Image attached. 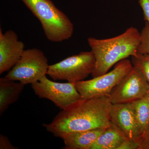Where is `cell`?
<instances>
[{
  "mask_svg": "<svg viewBox=\"0 0 149 149\" xmlns=\"http://www.w3.org/2000/svg\"><path fill=\"white\" fill-rule=\"evenodd\" d=\"M112 105L109 95L82 99L61 110L52 122L43 126L54 136L61 139L72 132L106 128L111 123Z\"/></svg>",
  "mask_w": 149,
  "mask_h": 149,
  "instance_id": "obj_1",
  "label": "cell"
},
{
  "mask_svg": "<svg viewBox=\"0 0 149 149\" xmlns=\"http://www.w3.org/2000/svg\"><path fill=\"white\" fill-rule=\"evenodd\" d=\"M141 39V32L133 27L112 38L98 39L90 37L88 45L95 58L93 77L105 74L118 62L136 56Z\"/></svg>",
  "mask_w": 149,
  "mask_h": 149,
  "instance_id": "obj_2",
  "label": "cell"
},
{
  "mask_svg": "<svg viewBox=\"0 0 149 149\" xmlns=\"http://www.w3.org/2000/svg\"><path fill=\"white\" fill-rule=\"evenodd\" d=\"M41 23L49 41L61 42L69 40L74 32L73 23L51 0H21Z\"/></svg>",
  "mask_w": 149,
  "mask_h": 149,
  "instance_id": "obj_3",
  "label": "cell"
},
{
  "mask_svg": "<svg viewBox=\"0 0 149 149\" xmlns=\"http://www.w3.org/2000/svg\"><path fill=\"white\" fill-rule=\"evenodd\" d=\"M133 67L131 61L125 59L115 65L111 71L91 80L76 82L74 85L82 99L109 95Z\"/></svg>",
  "mask_w": 149,
  "mask_h": 149,
  "instance_id": "obj_4",
  "label": "cell"
},
{
  "mask_svg": "<svg viewBox=\"0 0 149 149\" xmlns=\"http://www.w3.org/2000/svg\"><path fill=\"white\" fill-rule=\"evenodd\" d=\"M95 58L92 51L82 52L49 65L47 74L54 80H66L75 83L92 74Z\"/></svg>",
  "mask_w": 149,
  "mask_h": 149,
  "instance_id": "obj_5",
  "label": "cell"
},
{
  "mask_svg": "<svg viewBox=\"0 0 149 149\" xmlns=\"http://www.w3.org/2000/svg\"><path fill=\"white\" fill-rule=\"evenodd\" d=\"M49 65L48 59L41 50L27 49L5 77L24 85H32L47 75Z\"/></svg>",
  "mask_w": 149,
  "mask_h": 149,
  "instance_id": "obj_6",
  "label": "cell"
},
{
  "mask_svg": "<svg viewBox=\"0 0 149 149\" xmlns=\"http://www.w3.org/2000/svg\"><path fill=\"white\" fill-rule=\"evenodd\" d=\"M31 85L36 95L49 100L61 110L67 109L82 99L74 83L54 82L47 75Z\"/></svg>",
  "mask_w": 149,
  "mask_h": 149,
  "instance_id": "obj_7",
  "label": "cell"
},
{
  "mask_svg": "<svg viewBox=\"0 0 149 149\" xmlns=\"http://www.w3.org/2000/svg\"><path fill=\"white\" fill-rule=\"evenodd\" d=\"M149 84L141 71L133 68L118 85L109 97L112 104L128 103L142 98L148 93Z\"/></svg>",
  "mask_w": 149,
  "mask_h": 149,
  "instance_id": "obj_8",
  "label": "cell"
},
{
  "mask_svg": "<svg viewBox=\"0 0 149 149\" xmlns=\"http://www.w3.org/2000/svg\"><path fill=\"white\" fill-rule=\"evenodd\" d=\"M24 47L15 31L8 30L3 33L0 28V74L14 66L24 52Z\"/></svg>",
  "mask_w": 149,
  "mask_h": 149,
  "instance_id": "obj_9",
  "label": "cell"
},
{
  "mask_svg": "<svg viewBox=\"0 0 149 149\" xmlns=\"http://www.w3.org/2000/svg\"><path fill=\"white\" fill-rule=\"evenodd\" d=\"M110 120L130 141L141 143L139 133L131 103L112 104Z\"/></svg>",
  "mask_w": 149,
  "mask_h": 149,
  "instance_id": "obj_10",
  "label": "cell"
},
{
  "mask_svg": "<svg viewBox=\"0 0 149 149\" xmlns=\"http://www.w3.org/2000/svg\"><path fill=\"white\" fill-rule=\"evenodd\" d=\"M106 128H96L67 134L61 138L64 143V149H89Z\"/></svg>",
  "mask_w": 149,
  "mask_h": 149,
  "instance_id": "obj_11",
  "label": "cell"
},
{
  "mask_svg": "<svg viewBox=\"0 0 149 149\" xmlns=\"http://www.w3.org/2000/svg\"><path fill=\"white\" fill-rule=\"evenodd\" d=\"M24 86L20 82L10 80L6 77L0 78V115L18 100Z\"/></svg>",
  "mask_w": 149,
  "mask_h": 149,
  "instance_id": "obj_12",
  "label": "cell"
},
{
  "mask_svg": "<svg viewBox=\"0 0 149 149\" xmlns=\"http://www.w3.org/2000/svg\"><path fill=\"white\" fill-rule=\"evenodd\" d=\"M127 139L123 133L111 122L89 149H118Z\"/></svg>",
  "mask_w": 149,
  "mask_h": 149,
  "instance_id": "obj_13",
  "label": "cell"
},
{
  "mask_svg": "<svg viewBox=\"0 0 149 149\" xmlns=\"http://www.w3.org/2000/svg\"><path fill=\"white\" fill-rule=\"evenodd\" d=\"M137 127L142 139L149 125V91L142 98L131 103Z\"/></svg>",
  "mask_w": 149,
  "mask_h": 149,
  "instance_id": "obj_14",
  "label": "cell"
},
{
  "mask_svg": "<svg viewBox=\"0 0 149 149\" xmlns=\"http://www.w3.org/2000/svg\"><path fill=\"white\" fill-rule=\"evenodd\" d=\"M133 66L141 71L149 84V55L137 54L131 57Z\"/></svg>",
  "mask_w": 149,
  "mask_h": 149,
  "instance_id": "obj_15",
  "label": "cell"
},
{
  "mask_svg": "<svg viewBox=\"0 0 149 149\" xmlns=\"http://www.w3.org/2000/svg\"><path fill=\"white\" fill-rule=\"evenodd\" d=\"M137 54L149 55V24L146 21L141 32V39L137 49Z\"/></svg>",
  "mask_w": 149,
  "mask_h": 149,
  "instance_id": "obj_16",
  "label": "cell"
},
{
  "mask_svg": "<svg viewBox=\"0 0 149 149\" xmlns=\"http://www.w3.org/2000/svg\"><path fill=\"white\" fill-rule=\"evenodd\" d=\"M18 147L14 146L7 136L0 135V149H18Z\"/></svg>",
  "mask_w": 149,
  "mask_h": 149,
  "instance_id": "obj_17",
  "label": "cell"
},
{
  "mask_svg": "<svg viewBox=\"0 0 149 149\" xmlns=\"http://www.w3.org/2000/svg\"><path fill=\"white\" fill-rule=\"evenodd\" d=\"M139 3L143 10L144 19L149 24V0H139Z\"/></svg>",
  "mask_w": 149,
  "mask_h": 149,
  "instance_id": "obj_18",
  "label": "cell"
},
{
  "mask_svg": "<svg viewBox=\"0 0 149 149\" xmlns=\"http://www.w3.org/2000/svg\"><path fill=\"white\" fill-rule=\"evenodd\" d=\"M140 144L135 141L127 139L124 141L118 149H139Z\"/></svg>",
  "mask_w": 149,
  "mask_h": 149,
  "instance_id": "obj_19",
  "label": "cell"
},
{
  "mask_svg": "<svg viewBox=\"0 0 149 149\" xmlns=\"http://www.w3.org/2000/svg\"><path fill=\"white\" fill-rule=\"evenodd\" d=\"M139 149H149V125L142 136Z\"/></svg>",
  "mask_w": 149,
  "mask_h": 149,
  "instance_id": "obj_20",
  "label": "cell"
}]
</instances>
